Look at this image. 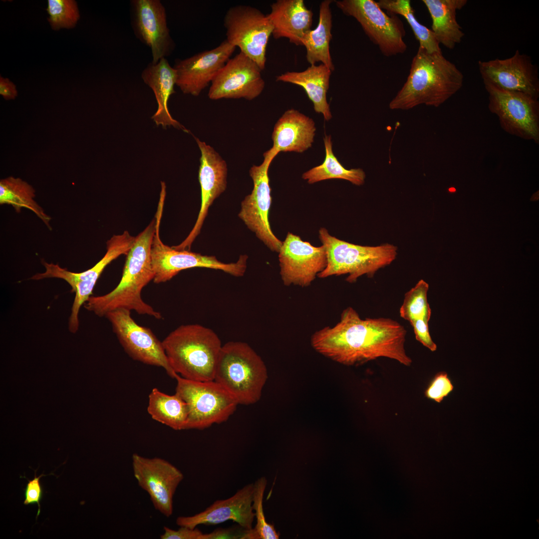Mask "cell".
I'll return each mask as SVG.
<instances>
[{
	"mask_svg": "<svg viewBox=\"0 0 539 539\" xmlns=\"http://www.w3.org/2000/svg\"><path fill=\"white\" fill-rule=\"evenodd\" d=\"M407 331L389 318H361L351 307L342 312L334 326L314 332L311 344L318 353L339 363L356 366L380 357L409 366L405 348Z\"/></svg>",
	"mask_w": 539,
	"mask_h": 539,
	"instance_id": "6da1fadb",
	"label": "cell"
},
{
	"mask_svg": "<svg viewBox=\"0 0 539 539\" xmlns=\"http://www.w3.org/2000/svg\"><path fill=\"white\" fill-rule=\"evenodd\" d=\"M154 218L145 229L135 237L127 254L122 275L118 284L108 293L90 296L84 304L87 310L98 316H105L113 310L125 308L148 315L157 319L161 314L143 301L141 291L154 278L151 260V247L155 233Z\"/></svg>",
	"mask_w": 539,
	"mask_h": 539,
	"instance_id": "7a4b0ae2",
	"label": "cell"
},
{
	"mask_svg": "<svg viewBox=\"0 0 539 539\" xmlns=\"http://www.w3.org/2000/svg\"><path fill=\"white\" fill-rule=\"evenodd\" d=\"M464 76L456 65L440 53L419 46L407 80L390 101L392 110H409L419 105L438 107L462 87Z\"/></svg>",
	"mask_w": 539,
	"mask_h": 539,
	"instance_id": "3957f363",
	"label": "cell"
},
{
	"mask_svg": "<svg viewBox=\"0 0 539 539\" xmlns=\"http://www.w3.org/2000/svg\"><path fill=\"white\" fill-rule=\"evenodd\" d=\"M162 343L176 373L194 381L214 380L222 345L212 329L199 324L182 325Z\"/></svg>",
	"mask_w": 539,
	"mask_h": 539,
	"instance_id": "277c9868",
	"label": "cell"
},
{
	"mask_svg": "<svg viewBox=\"0 0 539 539\" xmlns=\"http://www.w3.org/2000/svg\"><path fill=\"white\" fill-rule=\"evenodd\" d=\"M267 379L268 371L264 361L248 343L230 341L222 345L214 380L239 405L257 402Z\"/></svg>",
	"mask_w": 539,
	"mask_h": 539,
	"instance_id": "5b68a950",
	"label": "cell"
},
{
	"mask_svg": "<svg viewBox=\"0 0 539 539\" xmlns=\"http://www.w3.org/2000/svg\"><path fill=\"white\" fill-rule=\"evenodd\" d=\"M318 237L327 257V265L317 275L320 278L348 274L346 280L353 283L363 275L372 277L379 270L390 265L397 255V247L392 244L355 245L331 236L324 228L319 230Z\"/></svg>",
	"mask_w": 539,
	"mask_h": 539,
	"instance_id": "8992f818",
	"label": "cell"
},
{
	"mask_svg": "<svg viewBox=\"0 0 539 539\" xmlns=\"http://www.w3.org/2000/svg\"><path fill=\"white\" fill-rule=\"evenodd\" d=\"M176 393L189 409L185 429L203 430L228 420L239 405L215 380L194 381L176 374Z\"/></svg>",
	"mask_w": 539,
	"mask_h": 539,
	"instance_id": "52a82bcc",
	"label": "cell"
},
{
	"mask_svg": "<svg viewBox=\"0 0 539 539\" xmlns=\"http://www.w3.org/2000/svg\"><path fill=\"white\" fill-rule=\"evenodd\" d=\"M135 237L125 231L123 234L113 235L106 243L107 251L103 257L93 267L81 272H74L60 267L58 264L43 262L44 272L33 275L31 279L40 280L45 278H58L66 281L75 293L74 301L68 320L70 332L78 330L79 312L81 306L91 296L93 289L105 267L122 255H127L132 247Z\"/></svg>",
	"mask_w": 539,
	"mask_h": 539,
	"instance_id": "ba28073f",
	"label": "cell"
},
{
	"mask_svg": "<svg viewBox=\"0 0 539 539\" xmlns=\"http://www.w3.org/2000/svg\"><path fill=\"white\" fill-rule=\"evenodd\" d=\"M164 204L159 203L155 216L156 229L152 247L151 260L155 283L170 280L182 270L205 268L221 270L235 276L244 275L248 256L241 255L235 263H224L215 256L202 255L188 250H178L165 245L159 236V226Z\"/></svg>",
	"mask_w": 539,
	"mask_h": 539,
	"instance_id": "9c48e42d",
	"label": "cell"
},
{
	"mask_svg": "<svg viewBox=\"0 0 539 539\" xmlns=\"http://www.w3.org/2000/svg\"><path fill=\"white\" fill-rule=\"evenodd\" d=\"M334 1L345 15L354 17L359 23L369 39L384 56H395L406 51L405 30L397 15L387 14L373 0Z\"/></svg>",
	"mask_w": 539,
	"mask_h": 539,
	"instance_id": "30bf717a",
	"label": "cell"
},
{
	"mask_svg": "<svg viewBox=\"0 0 539 539\" xmlns=\"http://www.w3.org/2000/svg\"><path fill=\"white\" fill-rule=\"evenodd\" d=\"M226 40L254 61L262 70L265 68L266 50L273 27L267 14L247 5L231 7L224 19Z\"/></svg>",
	"mask_w": 539,
	"mask_h": 539,
	"instance_id": "8fae6325",
	"label": "cell"
},
{
	"mask_svg": "<svg viewBox=\"0 0 539 539\" xmlns=\"http://www.w3.org/2000/svg\"><path fill=\"white\" fill-rule=\"evenodd\" d=\"M278 153L272 147L264 154V160L260 165L253 166L249 171L253 181L251 193L241 203L239 217L271 251L278 253L282 243L273 233L269 215L271 204L269 169Z\"/></svg>",
	"mask_w": 539,
	"mask_h": 539,
	"instance_id": "7c38bea8",
	"label": "cell"
},
{
	"mask_svg": "<svg viewBox=\"0 0 539 539\" xmlns=\"http://www.w3.org/2000/svg\"><path fill=\"white\" fill-rule=\"evenodd\" d=\"M489 94L488 108L509 134L539 143V102L526 94L484 84Z\"/></svg>",
	"mask_w": 539,
	"mask_h": 539,
	"instance_id": "4fadbf2b",
	"label": "cell"
},
{
	"mask_svg": "<svg viewBox=\"0 0 539 539\" xmlns=\"http://www.w3.org/2000/svg\"><path fill=\"white\" fill-rule=\"evenodd\" d=\"M105 317L124 349L132 359L162 367L175 378L177 373L169 364L162 342L150 328L138 325L131 317L130 310L117 309L107 313Z\"/></svg>",
	"mask_w": 539,
	"mask_h": 539,
	"instance_id": "5bb4252c",
	"label": "cell"
},
{
	"mask_svg": "<svg viewBox=\"0 0 539 539\" xmlns=\"http://www.w3.org/2000/svg\"><path fill=\"white\" fill-rule=\"evenodd\" d=\"M134 476L139 486L149 495L155 508L166 517L173 511V497L184 479L181 471L169 462L158 457L132 456Z\"/></svg>",
	"mask_w": 539,
	"mask_h": 539,
	"instance_id": "9a60e30c",
	"label": "cell"
},
{
	"mask_svg": "<svg viewBox=\"0 0 539 539\" xmlns=\"http://www.w3.org/2000/svg\"><path fill=\"white\" fill-rule=\"evenodd\" d=\"M280 274L284 285L309 286L327 265L325 249L288 232L279 250Z\"/></svg>",
	"mask_w": 539,
	"mask_h": 539,
	"instance_id": "2e32d148",
	"label": "cell"
},
{
	"mask_svg": "<svg viewBox=\"0 0 539 539\" xmlns=\"http://www.w3.org/2000/svg\"><path fill=\"white\" fill-rule=\"evenodd\" d=\"M479 69L484 84L518 92L538 99V68L530 56L517 50L509 58L479 61Z\"/></svg>",
	"mask_w": 539,
	"mask_h": 539,
	"instance_id": "e0dca14e",
	"label": "cell"
},
{
	"mask_svg": "<svg viewBox=\"0 0 539 539\" xmlns=\"http://www.w3.org/2000/svg\"><path fill=\"white\" fill-rule=\"evenodd\" d=\"M259 65L240 52L230 58L211 82V100L244 98L252 100L263 92L265 82Z\"/></svg>",
	"mask_w": 539,
	"mask_h": 539,
	"instance_id": "ac0fdd59",
	"label": "cell"
},
{
	"mask_svg": "<svg viewBox=\"0 0 539 539\" xmlns=\"http://www.w3.org/2000/svg\"><path fill=\"white\" fill-rule=\"evenodd\" d=\"M131 25L134 34L151 49L153 63L169 56L175 43L168 27L167 14L159 0L130 1Z\"/></svg>",
	"mask_w": 539,
	"mask_h": 539,
	"instance_id": "d6986e66",
	"label": "cell"
},
{
	"mask_svg": "<svg viewBox=\"0 0 539 539\" xmlns=\"http://www.w3.org/2000/svg\"><path fill=\"white\" fill-rule=\"evenodd\" d=\"M201 152L199 180L201 191V204L195 224L187 238L179 245L172 247L178 250H190L200 234L209 207L227 188L228 168L226 161L211 146L195 137Z\"/></svg>",
	"mask_w": 539,
	"mask_h": 539,
	"instance_id": "ffe728a7",
	"label": "cell"
},
{
	"mask_svg": "<svg viewBox=\"0 0 539 539\" xmlns=\"http://www.w3.org/2000/svg\"><path fill=\"white\" fill-rule=\"evenodd\" d=\"M236 47L224 40L216 47L178 60L173 66L176 85L183 93L197 96L212 82Z\"/></svg>",
	"mask_w": 539,
	"mask_h": 539,
	"instance_id": "44dd1931",
	"label": "cell"
},
{
	"mask_svg": "<svg viewBox=\"0 0 539 539\" xmlns=\"http://www.w3.org/2000/svg\"><path fill=\"white\" fill-rule=\"evenodd\" d=\"M253 492L254 484H247L233 496L215 501L202 512L192 516L178 517L176 524L194 529L200 525H214L231 520L251 529L255 519Z\"/></svg>",
	"mask_w": 539,
	"mask_h": 539,
	"instance_id": "7402d4cb",
	"label": "cell"
},
{
	"mask_svg": "<svg viewBox=\"0 0 539 539\" xmlns=\"http://www.w3.org/2000/svg\"><path fill=\"white\" fill-rule=\"evenodd\" d=\"M267 14L275 39L287 38L296 45H302L301 39L311 29L313 13L303 0H277L270 5Z\"/></svg>",
	"mask_w": 539,
	"mask_h": 539,
	"instance_id": "603a6c76",
	"label": "cell"
},
{
	"mask_svg": "<svg viewBox=\"0 0 539 539\" xmlns=\"http://www.w3.org/2000/svg\"><path fill=\"white\" fill-rule=\"evenodd\" d=\"M316 127L313 119L297 110H286L275 124L272 147L280 152L302 153L314 141Z\"/></svg>",
	"mask_w": 539,
	"mask_h": 539,
	"instance_id": "cb8c5ba5",
	"label": "cell"
},
{
	"mask_svg": "<svg viewBox=\"0 0 539 539\" xmlns=\"http://www.w3.org/2000/svg\"><path fill=\"white\" fill-rule=\"evenodd\" d=\"M141 78L152 89L156 97L158 108L152 117L156 124L161 125L163 127L172 125L188 132L183 125L172 117L168 109L169 98L175 93L174 86L176 74L168 60L163 58L156 63H149L142 71Z\"/></svg>",
	"mask_w": 539,
	"mask_h": 539,
	"instance_id": "d4e9b609",
	"label": "cell"
},
{
	"mask_svg": "<svg viewBox=\"0 0 539 539\" xmlns=\"http://www.w3.org/2000/svg\"><path fill=\"white\" fill-rule=\"evenodd\" d=\"M332 70L325 65H310L302 71H287L278 75L276 81L290 83L301 87L313 104L314 111L321 114L325 120L332 118L326 94Z\"/></svg>",
	"mask_w": 539,
	"mask_h": 539,
	"instance_id": "484cf974",
	"label": "cell"
},
{
	"mask_svg": "<svg viewBox=\"0 0 539 539\" xmlns=\"http://www.w3.org/2000/svg\"><path fill=\"white\" fill-rule=\"evenodd\" d=\"M429 284L420 280L404 295L399 309L401 317L409 322L413 327L416 339L431 351L437 350L429 330L428 323L431 309L427 301Z\"/></svg>",
	"mask_w": 539,
	"mask_h": 539,
	"instance_id": "4316f807",
	"label": "cell"
},
{
	"mask_svg": "<svg viewBox=\"0 0 539 539\" xmlns=\"http://www.w3.org/2000/svg\"><path fill=\"white\" fill-rule=\"evenodd\" d=\"M467 0H423L432 19V29L439 44L452 49L460 43L465 33L456 18L458 10Z\"/></svg>",
	"mask_w": 539,
	"mask_h": 539,
	"instance_id": "83f0119b",
	"label": "cell"
},
{
	"mask_svg": "<svg viewBox=\"0 0 539 539\" xmlns=\"http://www.w3.org/2000/svg\"><path fill=\"white\" fill-rule=\"evenodd\" d=\"M332 1L324 0L320 3L317 26L304 34L301 44L306 49V58L310 65L320 62L333 71L335 68L329 49L332 37V13L330 7Z\"/></svg>",
	"mask_w": 539,
	"mask_h": 539,
	"instance_id": "f1b7e54d",
	"label": "cell"
},
{
	"mask_svg": "<svg viewBox=\"0 0 539 539\" xmlns=\"http://www.w3.org/2000/svg\"><path fill=\"white\" fill-rule=\"evenodd\" d=\"M147 411L152 418L175 430H185L189 409L177 394L170 395L154 388L149 396Z\"/></svg>",
	"mask_w": 539,
	"mask_h": 539,
	"instance_id": "f546056e",
	"label": "cell"
},
{
	"mask_svg": "<svg viewBox=\"0 0 539 539\" xmlns=\"http://www.w3.org/2000/svg\"><path fill=\"white\" fill-rule=\"evenodd\" d=\"M325 156L323 163L305 172L302 178L309 184L329 179H342L360 186L364 183L366 175L360 168L347 169L339 162L332 150V142L330 135L323 138Z\"/></svg>",
	"mask_w": 539,
	"mask_h": 539,
	"instance_id": "4dcf8cb0",
	"label": "cell"
},
{
	"mask_svg": "<svg viewBox=\"0 0 539 539\" xmlns=\"http://www.w3.org/2000/svg\"><path fill=\"white\" fill-rule=\"evenodd\" d=\"M35 190L25 181L19 178L9 177L0 181V204L12 206L16 212L22 208L33 212L49 229L51 218L34 200Z\"/></svg>",
	"mask_w": 539,
	"mask_h": 539,
	"instance_id": "1f68e13d",
	"label": "cell"
},
{
	"mask_svg": "<svg viewBox=\"0 0 539 539\" xmlns=\"http://www.w3.org/2000/svg\"><path fill=\"white\" fill-rule=\"evenodd\" d=\"M376 2L383 10H386L391 14L401 15L405 18L419 41V46L430 53L442 52L440 44L431 29L417 19L410 0H379Z\"/></svg>",
	"mask_w": 539,
	"mask_h": 539,
	"instance_id": "d6a6232c",
	"label": "cell"
},
{
	"mask_svg": "<svg viewBox=\"0 0 539 539\" xmlns=\"http://www.w3.org/2000/svg\"><path fill=\"white\" fill-rule=\"evenodd\" d=\"M48 20L53 30L74 27L80 18L76 2L73 0H48Z\"/></svg>",
	"mask_w": 539,
	"mask_h": 539,
	"instance_id": "836d02e7",
	"label": "cell"
},
{
	"mask_svg": "<svg viewBox=\"0 0 539 539\" xmlns=\"http://www.w3.org/2000/svg\"><path fill=\"white\" fill-rule=\"evenodd\" d=\"M267 484V481L264 477L258 479L254 484L253 509L257 521L254 529L257 539H277L279 533L272 525L267 522L264 512L263 499Z\"/></svg>",
	"mask_w": 539,
	"mask_h": 539,
	"instance_id": "e575fe53",
	"label": "cell"
},
{
	"mask_svg": "<svg viewBox=\"0 0 539 539\" xmlns=\"http://www.w3.org/2000/svg\"><path fill=\"white\" fill-rule=\"evenodd\" d=\"M454 385L445 371L437 373L424 391L425 396L437 403H441L454 390Z\"/></svg>",
	"mask_w": 539,
	"mask_h": 539,
	"instance_id": "d590c367",
	"label": "cell"
},
{
	"mask_svg": "<svg viewBox=\"0 0 539 539\" xmlns=\"http://www.w3.org/2000/svg\"><path fill=\"white\" fill-rule=\"evenodd\" d=\"M257 539L254 528L246 529L240 525L218 528L208 534H203L200 539Z\"/></svg>",
	"mask_w": 539,
	"mask_h": 539,
	"instance_id": "8d00e7d4",
	"label": "cell"
},
{
	"mask_svg": "<svg viewBox=\"0 0 539 539\" xmlns=\"http://www.w3.org/2000/svg\"><path fill=\"white\" fill-rule=\"evenodd\" d=\"M36 470H34V477L32 480H29L26 479L28 482L26 484V488L23 489L24 491L25 497L23 504L27 505L29 504H37L38 506V511L36 517V519H37L40 512V501L42 499L43 495L42 488L40 483L39 480L41 477L51 475V474L48 475H44L42 474L39 476L36 477Z\"/></svg>",
	"mask_w": 539,
	"mask_h": 539,
	"instance_id": "74e56055",
	"label": "cell"
},
{
	"mask_svg": "<svg viewBox=\"0 0 539 539\" xmlns=\"http://www.w3.org/2000/svg\"><path fill=\"white\" fill-rule=\"evenodd\" d=\"M203 533L198 528L191 529L187 527H180L177 530H174L167 527H164V533L160 536L161 539H200Z\"/></svg>",
	"mask_w": 539,
	"mask_h": 539,
	"instance_id": "f35d334b",
	"label": "cell"
},
{
	"mask_svg": "<svg viewBox=\"0 0 539 539\" xmlns=\"http://www.w3.org/2000/svg\"><path fill=\"white\" fill-rule=\"evenodd\" d=\"M0 94L6 100L14 99L17 96L15 84L7 78L0 77Z\"/></svg>",
	"mask_w": 539,
	"mask_h": 539,
	"instance_id": "ab89813d",
	"label": "cell"
}]
</instances>
